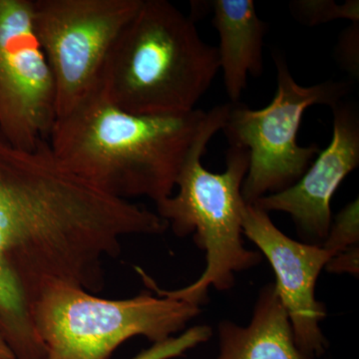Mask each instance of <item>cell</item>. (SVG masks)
<instances>
[{"label":"cell","mask_w":359,"mask_h":359,"mask_svg":"<svg viewBox=\"0 0 359 359\" xmlns=\"http://www.w3.org/2000/svg\"><path fill=\"white\" fill-rule=\"evenodd\" d=\"M167 222L71 172L48 141L32 150L0 136V337L15 359H46L32 321L40 292L62 282L97 292L122 238L161 235Z\"/></svg>","instance_id":"1"},{"label":"cell","mask_w":359,"mask_h":359,"mask_svg":"<svg viewBox=\"0 0 359 359\" xmlns=\"http://www.w3.org/2000/svg\"><path fill=\"white\" fill-rule=\"evenodd\" d=\"M212 111L136 115L97 89L54 122V155L90 185L117 199L146 197L157 204L173 195L182 167Z\"/></svg>","instance_id":"2"},{"label":"cell","mask_w":359,"mask_h":359,"mask_svg":"<svg viewBox=\"0 0 359 359\" xmlns=\"http://www.w3.org/2000/svg\"><path fill=\"white\" fill-rule=\"evenodd\" d=\"M219 71L217 47L167 0H142L118 37L99 90L109 102L136 115H182L196 105Z\"/></svg>","instance_id":"3"},{"label":"cell","mask_w":359,"mask_h":359,"mask_svg":"<svg viewBox=\"0 0 359 359\" xmlns=\"http://www.w3.org/2000/svg\"><path fill=\"white\" fill-rule=\"evenodd\" d=\"M229 109V103L212 108L209 122L180 172L176 183L178 192L156 204L158 216L167 222L177 237L193 235L196 245L204 250V271L191 285L166 290L158 287L145 271L137 269L151 292L198 306L209 302L210 289L228 292L235 285L237 273L256 268L263 261L259 250L245 247L243 233L247 203L242 188L249 170V151L230 146L226 169L222 173H212L202 164L208 144L223 129Z\"/></svg>","instance_id":"4"},{"label":"cell","mask_w":359,"mask_h":359,"mask_svg":"<svg viewBox=\"0 0 359 359\" xmlns=\"http://www.w3.org/2000/svg\"><path fill=\"white\" fill-rule=\"evenodd\" d=\"M201 306L144 292L127 299L95 297L69 283H49L32 309L46 359H108L134 337L163 341L183 332Z\"/></svg>","instance_id":"5"},{"label":"cell","mask_w":359,"mask_h":359,"mask_svg":"<svg viewBox=\"0 0 359 359\" xmlns=\"http://www.w3.org/2000/svg\"><path fill=\"white\" fill-rule=\"evenodd\" d=\"M276 69V95L262 109L230 103L223 129L231 147L249 151L250 164L243 183L247 204L294 185L320 152L316 144L301 146L297 133L304 112L313 105L330 109L351 91L346 81H325L302 86L295 81L282 52H273Z\"/></svg>","instance_id":"6"},{"label":"cell","mask_w":359,"mask_h":359,"mask_svg":"<svg viewBox=\"0 0 359 359\" xmlns=\"http://www.w3.org/2000/svg\"><path fill=\"white\" fill-rule=\"evenodd\" d=\"M142 0H32L33 20L50 66L56 119L99 88L110 52Z\"/></svg>","instance_id":"7"},{"label":"cell","mask_w":359,"mask_h":359,"mask_svg":"<svg viewBox=\"0 0 359 359\" xmlns=\"http://www.w3.org/2000/svg\"><path fill=\"white\" fill-rule=\"evenodd\" d=\"M55 120V84L32 0H0V136L32 150L48 139Z\"/></svg>","instance_id":"8"},{"label":"cell","mask_w":359,"mask_h":359,"mask_svg":"<svg viewBox=\"0 0 359 359\" xmlns=\"http://www.w3.org/2000/svg\"><path fill=\"white\" fill-rule=\"evenodd\" d=\"M243 233L273 269V285L289 316L297 346L309 358H320L328 347L320 327L327 318V308L316 299V289L330 255L321 245L306 244L285 235L269 212L255 204L245 205Z\"/></svg>","instance_id":"9"},{"label":"cell","mask_w":359,"mask_h":359,"mask_svg":"<svg viewBox=\"0 0 359 359\" xmlns=\"http://www.w3.org/2000/svg\"><path fill=\"white\" fill-rule=\"evenodd\" d=\"M332 138L304 175L280 192L255 205L289 215L306 244L321 245L332 222V200L340 184L359 166V110L346 99L332 108Z\"/></svg>","instance_id":"10"},{"label":"cell","mask_w":359,"mask_h":359,"mask_svg":"<svg viewBox=\"0 0 359 359\" xmlns=\"http://www.w3.org/2000/svg\"><path fill=\"white\" fill-rule=\"evenodd\" d=\"M212 23L219 34V70L231 103H238L248 76L263 74V47L268 25L257 15L252 0H212Z\"/></svg>","instance_id":"11"},{"label":"cell","mask_w":359,"mask_h":359,"mask_svg":"<svg viewBox=\"0 0 359 359\" xmlns=\"http://www.w3.org/2000/svg\"><path fill=\"white\" fill-rule=\"evenodd\" d=\"M218 339L215 359H313L297 346L289 316L271 283L259 290L249 323L222 320Z\"/></svg>","instance_id":"12"},{"label":"cell","mask_w":359,"mask_h":359,"mask_svg":"<svg viewBox=\"0 0 359 359\" xmlns=\"http://www.w3.org/2000/svg\"><path fill=\"white\" fill-rule=\"evenodd\" d=\"M290 14L297 22L313 27L346 20L359 22L358 0L337 4L334 0H294L289 4Z\"/></svg>","instance_id":"13"},{"label":"cell","mask_w":359,"mask_h":359,"mask_svg":"<svg viewBox=\"0 0 359 359\" xmlns=\"http://www.w3.org/2000/svg\"><path fill=\"white\" fill-rule=\"evenodd\" d=\"M356 245H359L358 198L348 203L332 219L327 237L321 247L327 250L332 259Z\"/></svg>","instance_id":"14"},{"label":"cell","mask_w":359,"mask_h":359,"mask_svg":"<svg viewBox=\"0 0 359 359\" xmlns=\"http://www.w3.org/2000/svg\"><path fill=\"white\" fill-rule=\"evenodd\" d=\"M212 330L207 325H195L163 341L156 342L132 359H172L184 355L187 351L209 341Z\"/></svg>","instance_id":"15"},{"label":"cell","mask_w":359,"mask_h":359,"mask_svg":"<svg viewBox=\"0 0 359 359\" xmlns=\"http://www.w3.org/2000/svg\"><path fill=\"white\" fill-rule=\"evenodd\" d=\"M337 60L341 69L353 77L359 76V22L351 23L340 34L337 47Z\"/></svg>","instance_id":"16"},{"label":"cell","mask_w":359,"mask_h":359,"mask_svg":"<svg viewBox=\"0 0 359 359\" xmlns=\"http://www.w3.org/2000/svg\"><path fill=\"white\" fill-rule=\"evenodd\" d=\"M325 269L328 273H349L356 276L359 275V245L349 248L348 250L332 257L328 261Z\"/></svg>","instance_id":"17"},{"label":"cell","mask_w":359,"mask_h":359,"mask_svg":"<svg viewBox=\"0 0 359 359\" xmlns=\"http://www.w3.org/2000/svg\"><path fill=\"white\" fill-rule=\"evenodd\" d=\"M0 359H15L13 351L7 346V344L1 337H0Z\"/></svg>","instance_id":"18"}]
</instances>
